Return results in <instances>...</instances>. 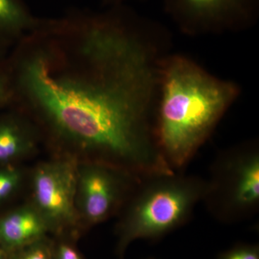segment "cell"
Wrapping results in <instances>:
<instances>
[{
	"mask_svg": "<svg viewBox=\"0 0 259 259\" xmlns=\"http://www.w3.org/2000/svg\"><path fill=\"white\" fill-rule=\"evenodd\" d=\"M171 40L163 24L126 4L40 18L6 63L10 104L54 156L141 180L166 173L156 120Z\"/></svg>",
	"mask_w": 259,
	"mask_h": 259,
	"instance_id": "cell-1",
	"label": "cell"
},
{
	"mask_svg": "<svg viewBox=\"0 0 259 259\" xmlns=\"http://www.w3.org/2000/svg\"><path fill=\"white\" fill-rule=\"evenodd\" d=\"M241 93L238 83L211 74L187 56L171 52L166 56L156 137L162 157L174 171L192 159Z\"/></svg>",
	"mask_w": 259,
	"mask_h": 259,
	"instance_id": "cell-2",
	"label": "cell"
},
{
	"mask_svg": "<svg viewBox=\"0 0 259 259\" xmlns=\"http://www.w3.org/2000/svg\"><path fill=\"white\" fill-rule=\"evenodd\" d=\"M146 181L119 225L121 251L135 240L157 238L182 225L207 190L198 180L176 174Z\"/></svg>",
	"mask_w": 259,
	"mask_h": 259,
	"instance_id": "cell-3",
	"label": "cell"
},
{
	"mask_svg": "<svg viewBox=\"0 0 259 259\" xmlns=\"http://www.w3.org/2000/svg\"><path fill=\"white\" fill-rule=\"evenodd\" d=\"M77 162L54 156L37 164L30 177V202L50 233L64 234L81 228L76 208Z\"/></svg>",
	"mask_w": 259,
	"mask_h": 259,
	"instance_id": "cell-4",
	"label": "cell"
},
{
	"mask_svg": "<svg viewBox=\"0 0 259 259\" xmlns=\"http://www.w3.org/2000/svg\"><path fill=\"white\" fill-rule=\"evenodd\" d=\"M163 11L190 37L238 33L256 25L259 0H163Z\"/></svg>",
	"mask_w": 259,
	"mask_h": 259,
	"instance_id": "cell-5",
	"label": "cell"
},
{
	"mask_svg": "<svg viewBox=\"0 0 259 259\" xmlns=\"http://www.w3.org/2000/svg\"><path fill=\"white\" fill-rule=\"evenodd\" d=\"M132 182H141L113 167L77 162L76 208L82 227L95 226L117 212Z\"/></svg>",
	"mask_w": 259,
	"mask_h": 259,
	"instance_id": "cell-6",
	"label": "cell"
},
{
	"mask_svg": "<svg viewBox=\"0 0 259 259\" xmlns=\"http://www.w3.org/2000/svg\"><path fill=\"white\" fill-rule=\"evenodd\" d=\"M41 144L40 131L23 112L13 107V111L0 115V166L30 157Z\"/></svg>",
	"mask_w": 259,
	"mask_h": 259,
	"instance_id": "cell-7",
	"label": "cell"
},
{
	"mask_svg": "<svg viewBox=\"0 0 259 259\" xmlns=\"http://www.w3.org/2000/svg\"><path fill=\"white\" fill-rule=\"evenodd\" d=\"M49 233L47 223L30 202L0 217V246L11 253L47 237Z\"/></svg>",
	"mask_w": 259,
	"mask_h": 259,
	"instance_id": "cell-8",
	"label": "cell"
},
{
	"mask_svg": "<svg viewBox=\"0 0 259 259\" xmlns=\"http://www.w3.org/2000/svg\"><path fill=\"white\" fill-rule=\"evenodd\" d=\"M231 182L230 199L238 209L254 207L259 199V156L256 150H247L238 157Z\"/></svg>",
	"mask_w": 259,
	"mask_h": 259,
	"instance_id": "cell-9",
	"label": "cell"
},
{
	"mask_svg": "<svg viewBox=\"0 0 259 259\" xmlns=\"http://www.w3.org/2000/svg\"><path fill=\"white\" fill-rule=\"evenodd\" d=\"M23 0H0V39L16 44L39 21Z\"/></svg>",
	"mask_w": 259,
	"mask_h": 259,
	"instance_id": "cell-10",
	"label": "cell"
},
{
	"mask_svg": "<svg viewBox=\"0 0 259 259\" xmlns=\"http://www.w3.org/2000/svg\"><path fill=\"white\" fill-rule=\"evenodd\" d=\"M24 176L23 170L15 165L0 168V203L17 192L23 184Z\"/></svg>",
	"mask_w": 259,
	"mask_h": 259,
	"instance_id": "cell-11",
	"label": "cell"
},
{
	"mask_svg": "<svg viewBox=\"0 0 259 259\" xmlns=\"http://www.w3.org/2000/svg\"><path fill=\"white\" fill-rule=\"evenodd\" d=\"M13 253L12 259H53V245L44 237Z\"/></svg>",
	"mask_w": 259,
	"mask_h": 259,
	"instance_id": "cell-12",
	"label": "cell"
},
{
	"mask_svg": "<svg viewBox=\"0 0 259 259\" xmlns=\"http://www.w3.org/2000/svg\"><path fill=\"white\" fill-rule=\"evenodd\" d=\"M220 259H259V250L256 245H241L227 250Z\"/></svg>",
	"mask_w": 259,
	"mask_h": 259,
	"instance_id": "cell-13",
	"label": "cell"
},
{
	"mask_svg": "<svg viewBox=\"0 0 259 259\" xmlns=\"http://www.w3.org/2000/svg\"><path fill=\"white\" fill-rule=\"evenodd\" d=\"M12 100L11 82L6 64L0 63V104L7 105Z\"/></svg>",
	"mask_w": 259,
	"mask_h": 259,
	"instance_id": "cell-14",
	"label": "cell"
},
{
	"mask_svg": "<svg viewBox=\"0 0 259 259\" xmlns=\"http://www.w3.org/2000/svg\"><path fill=\"white\" fill-rule=\"evenodd\" d=\"M53 259H82L77 250L71 243L60 242L53 245Z\"/></svg>",
	"mask_w": 259,
	"mask_h": 259,
	"instance_id": "cell-15",
	"label": "cell"
},
{
	"mask_svg": "<svg viewBox=\"0 0 259 259\" xmlns=\"http://www.w3.org/2000/svg\"><path fill=\"white\" fill-rule=\"evenodd\" d=\"M100 1H102L106 6H112V5L126 4V3L132 0H100Z\"/></svg>",
	"mask_w": 259,
	"mask_h": 259,
	"instance_id": "cell-16",
	"label": "cell"
},
{
	"mask_svg": "<svg viewBox=\"0 0 259 259\" xmlns=\"http://www.w3.org/2000/svg\"><path fill=\"white\" fill-rule=\"evenodd\" d=\"M8 44V42L4 41V40L0 39V58H1L2 54H3V48L4 44Z\"/></svg>",
	"mask_w": 259,
	"mask_h": 259,
	"instance_id": "cell-17",
	"label": "cell"
},
{
	"mask_svg": "<svg viewBox=\"0 0 259 259\" xmlns=\"http://www.w3.org/2000/svg\"><path fill=\"white\" fill-rule=\"evenodd\" d=\"M0 259H4V258H3V255L1 254V253H0Z\"/></svg>",
	"mask_w": 259,
	"mask_h": 259,
	"instance_id": "cell-18",
	"label": "cell"
},
{
	"mask_svg": "<svg viewBox=\"0 0 259 259\" xmlns=\"http://www.w3.org/2000/svg\"><path fill=\"white\" fill-rule=\"evenodd\" d=\"M3 106H5V105H3V104H0V107H3Z\"/></svg>",
	"mask_w": 259,
	"mask_h": 259,
	"instance_id": "cell-19",
	"label": "cell"
}]
</instances>
